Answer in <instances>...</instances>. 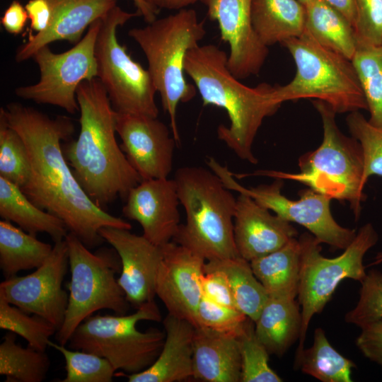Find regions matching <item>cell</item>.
<instances>
[{"label": "cell", "instance_id": "6da1fadb", "mask_svg": "<svg viewBox=\"0 0 382 382\" xmlns=\"http://www.w3.org/2000/svg\"><path fill=\"white\" fill-rule=\"evenodd\" d=\"M0 112L26 146L30 175L21 189L32 202L62 219L89 249L105 241L99 233L103 227L132 229L130 223L97 206L76 180L61 144L74 132L69 117L51 118L19 103L7 104Z\"/></svg>", "mask_w": 382, "mask_h": 382}, {"label": "cell", "instance_id": "7a4b0ae2", "mask_svg": "<svg viewBox=\"0 0 382 382\" xmlns=\"http://www.w3.org/2000/svg\"><path fill=\"white\" fill-rule=\"evenodd\" d=\"M76 99L79 134L62 146L63 152L81 187L105 209L117 197L125 199L142 179L117 144L116 111L100 80L83 81L77 88Z\"/></svg>", "mask_w": 382, "mask_h": 382}, {"label": "cell", "instance_id": "3957f363", "mask_svg": "<svg viewBox=\"0 0 382 382\" xmlns=\"http://www.w3.org/2000/svg\"><path fill=\"white\" fill-rule=\"evenodd\" d=\"M228 55L215 45H198L187 52L185 72L193 81L203 105L223 108L229 125L217 128L218 139L241 160L257 164L253 145L264 120L281 107L277 86H247L228 67Z\"/></svg>", "mask_w": 382, "mask_h": 382}, {"label": "cell", "instance_id": "277c9868", "mask_svg": "<svg viewBox=\"0 0 382 382\" xmlns=\"http://www.w3.org/2000/svg\"><path fill=\"white\" fill-rule=\"evenodd\" d=\"M186 221L172 241L205 261L239 257L233 236L237 198L210 168L184 166L173 178Z\"/></svg>", "mask_w": 382, "mask_h": 382}, {"label": "cell", "instance_id": "5b68a950", "mask_svg": "<svg viewBox=\"0 0 382 382\" xmlns=\"http://www.w3.org/2000/svg\"><path fill=\"white\" fill-rule=\"evenodd\" d=\"M313 106L320 115L323 130L320 145L299 158V173L260 170L251 174H234L237 178L261 175L294 180L308 185L313 190L331 199L347 202L355 219L358 220L364 193V157L361 146L354 137L345 135L339 129L337 114L322 100H313Z\"/></svg>", "mask_w": 382, "mask_h": 382}, {"label": "cell", "instance_id": "8992f818", "mask_svg": "<svg viewBox=\"0 0 382 382\" xmlns=\"http://www.w3.org/2000/svg\"><path fill=\"white\" fill-rule=\"evenodd\" d=\"M206 34L204 22L199 21L196 11L184 8L176 13L156 19L144 28H134L128 35L143 51L148 71L161 97L163 110L168 113L173 137L177 143L180 134L176 110L180 103L191 100L196 88L185 78L187 52L199 45Z\"/></svg>", "mask_w": 382, "mask_h": 382}, {"label": "cell", "instance_id": "52a82bcc", "mask_svg": "<svg viewBox=\"0 0 382 382\" xmlns=\"http://www.w3.org/2000/svg\"><path fill=\"white\" fill-rule=\"evenodd\" d=\"M282 45L291 55L296 71L289 83L277 86L281 103L311 98L325 102L336 113L367 110L352 60L321 45L306 30Z\"/></svg>", "mask_w": 382, "mask_h": 382}, {"label": "cell", "instance_id": "ba28073f", "mask_svg": "<svg viewBox=\"0 0 382 382\" xmlns=\"http://www.w3.org/2000/svg\"><path fill=\"white\" fill-rule=\"evenodd\" d=\"M137 309L129 315L89 316L74 330L68 347L105 358L116 371L122 370L128 374L148 369L161 351L165 332L158 329L141 332L137 328L141 320H161L154 300Z\"/></svg>", "mask_w": 382, "mask_h": 382}, {"label": "cell", "instance_id": "9c48e42d", "mask_svg": "<svg viewBox=\"0 0 382 382\" xmlns=\"http://www.w3.org/2000/svg\"><path fill=\"white\" fill-rule=\"evenodd\" d=\"M68 245L71 279L64 320L56 332L59 344L66 345L76 328L93 313L108 309L124 315L130 303L120 286L116 273L121 262L115 250L90 251L74 233L64 238Z\"/></svg>", "mask_w": 382, "mask_h": 382}, {"label": "cell", "instance_id": "30bf717a", "mask_svg": "<svg viewBox=\"0 0 382 382\" xmlns=\"http://www.w3.org/2000/svg\"><path fill=\"white\" fill-rule=\"evenodd\" d=\"M299 240L301 272L297 296L301 307L302 323L295 359L304 349L311 320L323 311L339 284L345 279L361 282L365 278L364 257L376 244L378 235L371 224H364L344 252L333 258L321 254V243L312 234L303 233Z\"/></svg>", "mask_w": 382, "mask_h": 382}, {"label": "cell", "instance_id": "8fae6325", "mask_svg": "<svg viewBox=\"0 0 382 382\" xmlns=\"http://www.w3.org/2000/svg\"><path fill=\"white\" fill-rule=\"evenodd\" d=\"M137 16L116 6L101 18L95 45L97 78L116 112L157 117V91L151 74L131 58L117 37V28Z\"/></svg>", "mask_w": 382, "mask_h": 382}, {"label": "cell", "instance_id": "7c38bea8", "mask_svg": "<svg viewBox=\"0 0 382 382\" xmlns=\"http://www.w3.org/2000/svg\"><path fill=\"white\" fill-rule=\"evenodd\" d=\"M207 164L228 189L247 195L277 216L305 227L321 243L334 250H345L357 234L354 229L343 227L335 220L330 211L331 199L311 188L301 190L300 198L292 200L282 194V179L274 178L270 184L245 187L214 158L209 157Z\"/></svg>", "mask_w": 382, "mask_h": 382}, {"label": "cell", "instance_id": "4fadbf2b", "mask_svg": "<svg viewBox=\"0 0 382 382\" xmlns=\"http://www.w3.org/2000/svg\"><path fill=\"white\" fill-rule=\"evenodd\" d=\"M101 18L96 20L82 39L66 52L54 53L48 45L39 49L32 57L40 69L39 81L16 88L15 94L37 103L59 107L70 114L79 111L77 88L98 74L95 45Z\"/></svg>", "mask_w": 382, "mask_h": 382}, {"label": "cell", "instance_id": "5bb4252c", "mask_svg": "<svg viewBox=\"0 0 382 382\" xmlns=\"http://www.w3.org/2000/svg\"><path fill=\"white\" fill-rule=\"evenodd\" d=\"M69 265L68 245L64 239L54 243L50 255L35 272L1 282L0 296L25 312L46 319L58 330L68 305L69 294L62 283Z\"/></svg>", "mask_w": 382, "mask_h": 382}, {"label": "cell", "instance_id": "9a60e30c", "mask_svg": "<svg viewBox=\"0 0 382 382\" xmlns=\"http://www.w3.org/2000/svg\"><path fill=\"white\" fill-rule=\"evenodd\" d=\"M115 129L122 151L142 180L168 178L177 141L163 122L116 112Z\"/></svg>", "mask_w": 382, "mask_h": 382}, {"label": "cell", "instance_id": "2e32d148", "mask_svg": "<svg viewBox=\"0 0 382 382\" xmlns=\"http://www.w3.org/2000/svg\"><path fill=\"white\" fill-rule=\"evenodd\" d=\"M252 0H201L209 18L216 21L221 40L229 45L228 67L238 79L257 75L268 54L251 20Z\"/></svg>", "mask_w": 382, "mask_h": 382}, {"label": "cell", "instance_id": "e0dca14e", "mask_svg": "<svg viewBox=\"0 0 382 382\" xmlns=\"http://www.w3.org/2000/svg\"><path fill=\"white\" fill-rule=\"evenodd\" d=\"M163 257L157 272L155 292L169 314L195 325L203 296L201 278L205 260L170 241L161 246Z\"/></svg>", "mask_w": 382, "mask_h": 382}, {"label": "cell", "instance_id": "ac0fdd59", "mask_svg": "<svg viewBox=\"0 0 382 382\" xmlns=\"http://www.w3.org/2000/svg\"><path fill=\"white\" fill-rule=\"evenodd\" d=\"M99 233L117 252L121 262L118 283L134 308L154 300L155 283L162 260L161 246L130 230L106 226Z\"/></svg>", "mask_w": 382, "mask_h": 382}, {"label": "cell", "instance_id": "d6986e66", "mask_svg": "<svg viewBox=\"0 0 382 382\" xmlns=\"http://www.w3.org/2000/svg\"><path fill=\"white\" fill-rule=\"evenodd\" d=\"M125 200L124 216L138 222L146 239L158 246L173 241L180 225L174 179L142 180Z\"/></svg>", "mask_w": 382, "mask_h": 382}, {"label": "cell", "instance_id": "ffe728a7", "mask_svg": "<svg viewBox=\"0 0 382 382\" xmlns=\"http://www.w3.org/2000/svg\"><path fill=\"white\" fill-rule=\"evenodd\" d=\"M297 235L291 222L272 214L248 195L239 194L233 220L239 257L250 262L282 248Z\"/></svg>", "mask_w": 382, "mask_h": 382}, {"label": "cell", "instance_id": "44dd1931", "mask_svg": "<svg viewBox=\"0 0 382 382\" xmlns=\"http://www.w3.org/2000/svg\"><path fill=\"white\" fill-rule=\"evenodd\" d=\"M52 21L40 33H29L28 41L16 52L15 59L22 62L32 58L41 47L57 40L76 44L85 30L117 6V0H48Z\"/></svg>", "mask_w": 382, "mask_h": 382}, {"label": "cell", "instance_id": "7402d4cb", "mask_svg": "<svg viewBox=\"0 0 382 382\" xmlns=\"http://www.w3.org/2000/svg\"><path fill=\"white\" fill-rule=\"evenodd\" d=\"M163 324L165 340L159 355L148 369L127 374L129 382H180L192 378L195 326L169 313Z\"/></svg>", "mask_w": 382, "mask_h": 382}, {"label": "cell", "instance_id": "603a6c76", "mask_svg": "<svg viewBox=\"0 0 382 382\" xmlns=\"http://www.w3.org/2000/svg\"><path fill=\"white\" fill-rule=\"evenodd\" d=\"M192 378L204 382H241V358L238 336L195 327Z\"/></svg>", "mask_w": 382, "mask_h": 382}, {"label": "cell", "instance_id": "cb8c5ba5", "mask_svg": "<svg viewBox=\"0 0 382 382\" xmlns=\"http://www.w3.org/2000/svg\"><path fill=\"white\" fill-rule=\"evenodd\" d=\"M301 323L298 301L269 296L255 322V331L270 354L281 357L299 340Z\"/></svg>", "mask_w": 382, "mask_h": 382}, {"label": "cell", "instance_id": "d4e9b609", "mask_svg": "<svg viewBox=\"0 0 382 382\" xmlns=\"http://www.w3.org/2000/svg\"><path fill=\"white\" fill-rule=\"evenodd\" d=\"M251 20L265 45L282 44L304 32L305 6L299 0H252Z\"/></svg>", "mask_w": 382, "mask_h": 382}, {"label": "cell", "instance_id": "484cf974", "mask_svg": "<svg viewBox=\"0 0 382 382\" xmlns=\"http://www.w3.org/2000/svg\"><path fill=\"white\" fill-rule=\"evenodd\" d=\"M0 216L25 231L48 234L54 243L64 240L68 229L59 217L32 202L15 184L0 177Z\"/></svg>", "mask_w": 382, "mask_h": 382}, {"label": "cell", "instance_id": "4316f807", "mask_svg": "<svg viewBox=\"0 0 382 382\" xmlns=\"http://www.w3.org/2000/svg\"><path fill=\"white\" fill-rule=\"evenodd\" d=\"M270 296L295 299L301 272V245L294 238L282 248L250 262Z\"/></svg>", "mask_w": 382, "mask_h": 382}, {"label": "cell", "instance_id": "83f0119b", "mask_svg": "<svg viewBox=\"0 0 382 382\" xmlns=\"http://www.w3.org/2000/svg\"><path fill=\"white\" fill-rule=\"evenodd\" d=\"M304 6L305 30L321 45L352 60L357 48L352 24L323 0H310Z\"/></svg>", "mask_w": 382, "mask_h": 382}, {"label": "cell", "instance_id": "f1b7e54d", "mask_svg": "<svg viewBox=\"0 0 382 382\" xmlns=\"http://www.w3.org/2000/svg\"><path fill=\"white\" fill-rule=\"evenodd\" d=\"M53 247L40 241L12 224L0 221V268L5 279L16 276L22 270L40 267L48 258Z\"/></svg>", "mask_w": 382, "mask_h": 382}, {"label": "cell", "instance_id": "f546056e", "mask_svg": "<svg viewBox=\"0 0 382 382\" xmlns=\"http://www.w3.org/2000/svg\"><path fill=\"white\" fill-rule=\"evenodd\" d=\"M206 262L224 273L236 308L255 322L269 294L255 275L250 262L241 257Z\"/></svg>", "mask_w": 382, "mask_h": 382}, {"label": "cell", "instance_id": "4dcf8cb0", "mask_svg": "<svg viewBox=\"0 0 382 382\" xmlns=\"http://www.w3.org/2000/svg\"><path fill=\"white\" fill-rule=\"evenodd\" d=\"M355 364L339 353L329 342L325 331H314L313 345L295 359L294 368L322 382H352Z\"/></svg>", "mask_w": 382, "mask_h": 382}, {"label": "cell", "instance_id": "1f68e13d", "mask_svg": "<svg viewBox=\"0 0 382 382\" xmlns=\"http://www.w3.org/2000/svg\"><path fill=\"white\" fill-rule=\"evenodd\" d=\"M15 335L9 332L0 344V374L6 382H42L50 369L49 357L30 346L21 347Z\"/></svg>", "mask_w": 382, "mask_h": 382}, {"label": "cell", "instance_id": "d6a6232c", "mask_svg": "<svg viewBox=\"0 0 382 382\" xmlns=\"http://www.w3.org/2000/svg\"><path fill=\"white\" fill-rule=\"evenodd\" d=\"M352 62L369 111V122L382 127V44L358 45Z\"/></svg>", "mask_w": 382, "mask_h": 382}, {"label": "cell", "instance_id": "836d02e7", "mask_svg": "<svg viewBox=\"0 0 382 382\" xmlns=\"http://www.w3.org/2000/svg\"><path fill=\"white\" fill-rule=\"evenodd\" d=\"M0 328L24 338L28 346L45 352L57 329L46 319L25 312L0 296Z\"/></svg>", "mask_w": 382, "mask_h": 382}, {"label": "cell", "instance_id": "e575fe53", "mask_svg": "<svg viewBox=\"0 0 382 382\" xmlns=\"http://www.w3.org/2000/svg\"><path fill=\"white\" fill-rule=\"evenodd\" d=\"M241 358V382H281L282 378L269 365L270 353L257 338L255 322L248 318L238 336Z\"/></svg>", "mask_w": 382, "mask_h": 382}, {"label": "cell", "instance_id": "d590c367", "mask_svg": "<svg viewBox=\"0 0 382 382\" xmlns=\"http://www.w3.org/2000/svg\"><path fill=\"white\" fill-rule=\"evenodd\" d=\"M30 175L26 146L0 112V177L21 188L27 183Z\"/></svg>", "mask_w": 382, "mask_h": 382}, {"label": "cell", "instance_id": "8d00e7d4", "mask_svg": "<svg viewBox=\"0 0 382 382\" xmlns=\"http://www.w3.org/2000/svg\"><path fill=\"white\" fill-rule=\"evenodd\" d=\"M48 346L60 352L65 361L66 376L62 382H111L115 369L105 358L66 348L50 340Z\"/></svg>", "mask_w": 382, "mask_h": 382}, {"label": "cell", "instance_id": "74e56055", "mask_svg": "<svg viewBox=\"0 0 382 382\" xmlns=\"http://www.w3.org/2000/svg\"><path fill=\"white\" fill-rule=\"evenodd\" d=\"M346 122L362 150L364 183L372 175L382 177V127L371 124L359 111L349 112Z\"/></svg>", "mask_w": 382, "mask_h": 382}, {"label": "cell", "instance_id": "f35d334b", "mask_svg": "<svg viewBox=\"0 0 382 382\" xmlns=\"http://www.w3.org/2000/svg\"><path fill=\"white\" fill-rule=\"evenodd\" d=\"M360 283L359 301L345 316L346 323L359 328L382 319V271L370 270Z\"/></svg>", "mask_w": 382, "mask_h": 382}, {"label": "cell", "instance_id": "ab89813d", "mask_svg": "<svg viewBox=\"0 0 382 382\" xmlns=\"http://www.w3.org/2000/svg\"><path fill=\"white\" fill-rule=\"evenodd\" d=\"M248 318L236 308L218 303L202 296L197 310L195 326L238 336Z\"/></svg>", "mask_w": 382, "mask_h": 382}, {"label": "cell", "instance_id": "60d3db41", "mask_svg": "<svg viewBox=\"0 0 382 382\" xmlns=\"http://www.w3.org/2000/svg\"><path fill=\"white\" fill-rule=\"evenodd\" d=\"M357 46L382 44V0H354Z\"/></svg>", "mask_w": 382, "mask_h": 382}, {"label": "cell", "instance_id": "b9f144b4", "mask_svg": "<svg viewBox=\"0 0 382 382\" xmlns=\"http://www.w3.org/2000/svg\"><path fill=\"white\" fill-rule=\"evenodd\" d=\"M201 284L203 296L218 303L236 308L226 275L207 262L204 265Z\"/></svg>", "mask_w": 382, "mask_h": 382}, {"label": "cell", "instance_id": "7bdbcfd3", "mask_svg": "<svg viewBox=\"0 0 382 382\" xmlns=\"http://www.w3.org/2000/svg\"><path fill=\"white\" fill-rule=\"evenodd\" d=\"M361 331L356 340V345L371 361L382 365V319L360 328Z\"/></svg>", "mask_w": 382, "mask_h": 382}, {"label": "cell", "instance_id": "ee69618b", "mask_svg": "<svg viewBox=\"0 0 382 382\" xmlns=\"http://www.w3.org/2000/svg\"><path fill=\"white\" fill-rule=\"evenodd\" d=\"M30 21V31H45L52 21V9L48 0H29L25 6Z\"/></svg>", "mask_w": 382, "mask_h": 382}, {"label": "cell", "instance_id": "f6af8a7d", "mask_svg": "<svg viewBox=\"0 0 382 382\" xmlns=\"http://www.w3.org/2000/svg\"><path fill=\"white\" fill-rule=\"evenodd\" d=\"M28 20L25 8L20 1L13 0L5 10L1 18V23L8 33L19 35L23 31Z\"/></svg>", "mask_w": 382, "mask_h": 382}, {"label": "cell", "instance_id": "bcb514c9", "mask_svg": "<svg viewBox=\"0 0 382 382\" xmlns=\"http://www.w3.org/2000/svg\"><path fill=\"white\" fill-rule=\"evenodd\" d=\"M328 5L340 12L354 28L356 19L354 0H323Z\"/></svg>", "mask_w": 382, "mask_h": 382}, {"label": "cell", "instance_id": "7dc6e473", "mask_svg": "<svg viewBox=\"0 0 382 382\" xmlns=\"http://www.w3.org/2000/svg\"><path fill=\"white\" fill-rule=\"evenodd\" d=\"M148 4L160 9L181 10L201 0H145Z\"/></svg>", "mask_w": 382, "mask_h": 382}, {"label": "cell", "instance_id": "c3c4849f", "mask_svg": "<svg viewBox=\"0 0 382 382\" xmlns=\"http://www.w3.org/2000/svg\"><path fill=\"white\" fill-rule=\"evenodd\" d=\"M138 14L143 17L145 22L150 23L157 18L159 10L155 8L145 0H132Z\"/></svg>", "mask_w": 382, "mask_h": 382}, {"label": "cell", "instance_id": "681fc988", "mask_svg": "<svg viewBox=\"0 0 382 382\" xmlns=\"http://www.w3.org/2000/svg\"><path fill=\"white\" fill-rule=\"evenodd\" d=\"M382 262V251L378 253L371 265H376Z\"/></svg>", "mask_w": 382, "mask_h": 382}, {"label": "cell", "instance_id": "f907efd6", "mask_svg": "<svg viewBox=\"0 0 382 382\" xmlns=\"http://www.w3.org/2000/svg\"><path fill=\"white\" fill-rule=\"evenodd\" d=\"M302 4L306 5L310 0H299Z\"/></svg>", "mask_w": 382, "mask_h": 382}]
</instances>
